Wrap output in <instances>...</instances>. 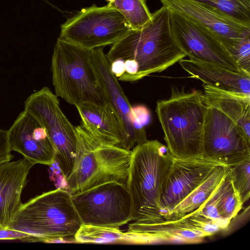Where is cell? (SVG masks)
Instances as JSON below:
<instances>
[{
	"mask_svg": "<svg viewBox=\"0 0 250 250\" xmlns=\"http://www.w3.org/2000/svg\"><path fill=\"white\" fill-rule=\"evenodd\" d=\"M106 56L109 63L117 59L135 61L139 66L137 81L162 72L186 56L172 36L170 10L164 5L152 14L147 24L130 29L113 44Z\"/></svg>",
	"mask_w": 250,
	"mask_h": 250,
	"instance_id": "6da1fadb",
	"label": "cell"
},
{
	"mask_svg": "<svg viewBox=\"0 0 250 250\" xmlns=\"http://www.w3.org/2000/svg\"><path fill=\"white\" fill-rule=\"evenodd\" d=\"M208 103L201 90L186 92L172 86L167 99L157 102L156 112L170 153L177 158L202 157Z\"/></svg>",
	"mask_w": 250,
	"mask_h": 250,
	"instance_id": "7a4b0ae2",
	"label": "cell"
},
{
	"mask_svg": "<svg viewBox=\"0 0 250 250\" xmlns=\"http://www.w3.org/2000/svg\"><path fill=\"white\" fill-rule=\"evenodd\" d=\"M173 156L157 140H147L132 150L126 183L131 200V222L150 223L164 218L160 199Z\"/></svg>",
	"mask_w": 250,
	"mask_h": 250,
	"instance_id": "3957f363",
	"label": "cell"
},
{
	"mask_svg": "<svg viewBox=\"0 0 250 250\" xmlns=\"http://www.w3.org/2000/svg\"><path fill=\"white\" fill-rule=\"evenodd\" d=\"M75 127L76 155L65 179L70 194L110 182L126 185L131 150L102 143L82 125Z\"/></svg>",
	"mask_w": 250,
	"mask_h": 250,
	"instance_id": "277c9868",
	"label": "cell"
},
{
	"mask_svg": "<svg viewBox=\"0 0 250 250\" xmlns=\"http://www.w3.org/2000/svg\"><path fill=\"white\" fill-rule=\"evenodd\" d=\"M82 224L69 191L58 188L22 204L7 228L38 237L41 242H75Z\"/></svg>",
	"mask_w": 250,
	"mask_h": 250,
	"instance_id": "5b68a950",
	"label": "cell"
},
{
	"mask_svg": "<svg viewBox=\"0 0 250 250\" xmlns=\"http://www.w3.org/2000/svg\"><path fill=\"white\" fill-rule=\"evenodd\" d=\"M51 69L55 95L68 103H107L91 62L90 50L58 38Z\"/></svg>",
	"mask_w": 250,
	"mask_h": 250,
	"instance_id": "8992f818",
	"label": "cell"
},
{
	"mask_svg": "<svg viewBox=\"0 0 250 250\" xmlns=\"http://www.w3.org/2000/svg\"><path fill=\"white\" fill-rule=\"evenodd\" d=\"M24 111L45 129L61 172L65 179L71 173L76 155V127L61 109L58 97L44 86L30 95Z\"/></svg>",
	"mask_w": 250,
	"mask_h": 250,
	"instance_id": "52a82bcc",
	"label": "cell"
},
{
	"mask_svg": "<svg viewBox=\"0 0 250 250\" xmlns=\"http://www.w3.org/2000/svg\"><path fill=\"white\" fill-rule=\"evenodd\" d=\"M223 229L221 225L201 215L198 208L178 218L146 223L133 221L125 232L124 243L196 244Z\"/></svg>",
	"mask_w": 250,
	"mask_h": 250,
	"instance_id": "ba28073f",
	"label": "cell"
},
{
	"mask_svg": "<svg viewBox=\"0 0 250 250\" xmlns=\"http://www.w3.org/2000/svg\"><path fill=\"white\" fill-rule=\"evenodd\" d=\"M130 29L119 11L93 4L62 23L59 38L90 50L112 45Z\"/></svg>",
	"mask_w": 250,
	"mask_h": 250,
	"instance_id": "9c48e42d",
	"label": "cell"
},
{
	"mask_svg": "<svg viewBox=\"0 0 250 250\" xmlns=\"http://www.w3.org/2000/svg\"><path fill=\"white\" fill-rule=\"evenodd\" d=\"M71 196L83 224L119 228L131 221V200L125 184L108 182Z\"/></svg>",
	"mask_w": 250,
	"mask_h": 250,
	"instance_id": "30bf717a",
	"label": "cell"
},
{
	"mask_svg": "<svg viewBox=\"0 0 250 250\" xmlns=\"http://www.w3.org/2000/svg\"><path fill=\"white\" fill-rule=\"evenodd\" d=\"M202 157L228 167L250 157V140L240 126L208 104L204 125Z\"/></svg>",
	"mask_w": 250,
	"mask_h": 250,
	"instance_id": "8fae6325",
	"label": "cell"
},
{
	"mask_svg": "<svg viewBox=\"0 0 250 250\" xmlns=\"http://www.w3.org/2000/svg\"><path fill=\"white\" fill-rule=\"evenodd\" d=\"M169 10L172 36L189 59L243 71L215 33L201 23Z\"/></svg>",
	"mask_w": 250,
	"mask_h": 250,
	"instance_id": "7c38bea8",
	"label": "cell"
},
{
	"mask_svg": "<svg viewBox=\"0 0 250 250\" xmlns=\"http://www.w3.org/2000/svg\"><path fill=\"white\" fill-rule=\"evenodd\" d=\"M220 165L203 157L172 161L162 186L160 213L166 218L174 208L204 182Z\"/></svg>",
	"mask_w": 250,
	"mask_h": 250,
	"instance_id": "4fadbf2b",
	"label": "cell"
},
{
	"mask_svg": "<svg viewBox=\"0 0 250 250\" xmlns=\"http://www.w3.org/2000/svg\"><path fill=\"white\" fill-rule=\"evenodd\" d=\"M91 62L99 83L108 103L115 112L123 129L125 142L123 148L131 150L137 145L147 141L145 128L134 123L132 106L117 79L111 73L110 63L103 47L90 50Z\"/></svg>",
	"mask_w": 250,
	"mask_h": 250,
	"instance_id": "5bb4252c",
	"label": "cell"
},
{
	"mask_svg": "<svg viewBox=\"0 0 250 250\" xmlns=\"http://www.w3.org/2000/svg\"><path fill=\"white\" fill-rule=\"evenodd\" d=\"M164 5L204 25L215 33L229 51L243 39L250 37V24L221 10L192 0H159Z\"/></svg>",
	"mask_w": 250,
	"mask_h": 250,
	"instance_id": "9a60e30c",
	"label": "cell"
},
{
	"mask_svg": "<svg viewBox=\"0 0 250 250\" xmlns=\"http://www.w3.org/2000/svg\"><path fill=\"white\" fill-rule=\"evenodd\" d=\"M10 149L34 165L52 166L54 152L45 129L32 115L21 112L8 130Z\"/></svg>",
	"mask_w": 250,
	"mask_h": 250,
	"instance_id": "2e32d148",
	"label": "cell"
},
{
	"mask_svg": "<svg viewBox=\"0 0 250 250\" xmlns=\"http://www.w3.org/2000/svg\"><path fill=\"white\" fill-rule=\"evenodd\" d=\"M34 165L23 157L0 164V225L7 228L21 208V194Z\"/></svg>",
	"mask_w": 250,
	"mask_h": 250,
	"instance_id": "e0dca14e",
	"label": "cell"
},
{
	"mask_svg": "<svg viewBox=\"0 0 250 250\" xmlns=\"http://www.w3.org/2000/svg\"><path fill=\"white\" fill-rule=\"evenodd\" d=\"M82 125L102 143L123 148L125 136L117 115L108 103H83L75 105Z\"/></svg>",
	"mask_w": 250,
	"mask_h": 250,
	"instance_id": "ac0fdd59",
	"label": "cell"
},
{
	"mask_svg": "<svg viewBox=\"0 0 250 250\" xmlns=\"http://www.w3.org/2000/svg\"><path fill=\"white\" fill-rule=\"evenodd\" d=\"M179 63L191 78L220 90L250 95V74L209 63L182 59Z\"/></svg>",
	"mask_w": 250,
	"mask_h": 250,
	"instance_id": "d6986e66",
	"label": "cell"
},
{
	"mask_svg": "<svg viewBox=\"0 0 250 250\" xmlns=\"http://www.w3.org/2000/svg\"><path fill=\"white\" fill-rule=\"evenodd\" d=\"M208 104L236 123L250 140V95L231 93L203 84Z\"/></svg>",
	"mask_w": 250,
	"mask_h": 250,
	"instance_id": "ffe728a7",
	"label": "cell"
},
{
	"mask_svg": "<svg viewBox=\"0 0 250 250\" xmlns=\"http://www.w3.org/2000/svg\"><path fill=\"white\" fill-rule=\"evenodd\" d=\"M228 168L225 165H219L204 182L177 205L165 219L178 218L199 208L220 184Z\"/></svg>",
	"mask_w": 250,
	"mask_h": 250,
	"instance_id": "44dd1931",
	"label": "cell"
},
{
	"mask_svg": "<svg viewBox=\"0 0 250 250\" xmlns=\"http://www.w3.org/2000/svg\"><path fill=\"white\" fill-rule=\"evenodd\" d=\"M217 206L222 218L230 223L243 204L232 185L229 168L217 188Z\"/></svg>",
	"mask_w": 250,
	"mask_h": 250,
	"instance_id": "7402d4cb",
	"label": "cell"
},
{
	"mask_svg": "<svg viewBox=\"0 0 250 250\" xmlns=\"http://www.w3.org/2000/svg\"><path fill=\"white\" fill-rule=\"evenodd\" d=\"M107 6L116 9L124 17L131 29L140 28L152 18L145 0H114Z\"/></svg>",
	"mask_w": 250,
	"mask_h": 250,
	"instance_id": "603a6c76",
	"label": "cell"
},
{
	"mask_svg": "<svg viewBox=\"0 0 250 250\" xmlns=\"http://www.w3.org/2000/svg\"><path fill=\"white\" fill-rule=\"evenodd\" d=\"M125 233L119 228L82 224L77 232L75 242L107 244L124 242Z\"/></svg>",
	"mask_w": 250,
	"mask_h": 250,
	"instance_id": "cb8c5ba5",
	"label": "cell"
},
{
	"mask_svg": "<svg viewBox=\"0 0 250 250\" xmlns=\"http://www.w3.org/2000/svg\"><path fill=\"white\" fill-rule=\"evenodd\" d=\"M217 8L233 19L250 24V0H192Z\"/></svg>",
	"mask_w": 250,
	"mask_h": 250,
	"instance_id": "d4e9b609",
	"label": "cell"
},
{
	"mask_svg": "<svg viewBox=\"0 0 250 250\" xmlns=\"http://www.w3.org/2000/svg\"><path fill=\"white\" fill-rule=\"evenodd\" d=\"M229 168L232 185L243 205L250 197V157Z\"/></svg>",
	"mask_w": 250,
	"mask_h": 250,
	"instance_id": "484cf974",
	"label": "cell"
},
{
	"mask_svg": "<svg viewBox=\"0 0 250 250\" xmlns=\"http://www.w3.org/2000/svg\"><path fill=\"white\" fill-rule=\"evenodd\" d=\"M229 53L241 69L250 74V37L242 39Z\"/></svg>",
	"mask_w": 250,
	"mask_h": 250,
	"instance_id": "4316f807",
	"label": "cell"
},
{
	"mask_svg": "<svg viewBox=\"0 0 250 250\" xmlns=\"http://www.w3.org/2000/svg\"><path fill=\"white\" fill-rule=\"evenodd\" d=\"M0 240H20L23 242H40V239L35 235L8 228L0 229Z\"/></svg>",
	"mask_w": 250,
	"mask_h": 250,
	"instance_id": "83f0119b",
	"label": "cell"
},
{
	"mask_svg": "<svg viewBox=\"0 0 250 250\" xmlns=\"http://www.w3.org/2000/svg\"><path fill=\"white\" fill-rule=\"evenodd\" d=\"M132 114L135 125L141 128H145L150 119V114L148 108L143 105L132 107Z\"/></svg>",
	"mask_w": 250,
	"mask_h": 250,
	"instance_id": "f1b7e54d",
	"label": "cell"
},
{
	"mask_svg": "<svg viewBox=\"0 0 250 250\" xmlns=\"http://www.w3.org/2000/svg\"><path fill=\"white\" fill-rule=\"evenodd\" d=\"M8 130L0 129V164L10 161L13 158L11 154Z\"/></svg>",
	"mask_w": 250,
	"mask_h": 250,
	"instance_id": "f546056e",
	"label": "cell"
},
{
	"mask_svg": "<svg viewBox=\"0 0 250 250\" xmlns=\"http://www.w3.org/2000/svg\"><path fill=\"white\" fill-rule=\"evenodd\" d=\"M110 69L116 78L120 77L125 72V61L117 59L110 63Z\"/></svg>",
	"mask_w": 250,
	"mask_h": 250,
	"instance_id": "4dcf8cb0",
	"label": "cell"
},
{
	"mask_svg": "<svg viewBox=\"0 0 250 250\" xmlns=\"http://www.w3.org/2000/svg\"><path fill=\"white\" fill-rule=\"evenodd\" d=\"M106 0L108 1V2H110L114 1V0Z\"/></svg>",
	"mask_w": 250,
	"mask_h": 250,
	"instance_id": "1f68e13d",
	"label": "cell"
},
{
	"mask_svg": "<svg viewBox=\"0 0 250 250\" xmlns=\"http://www.w3.org/2000/svg\"><path fill=\"white\" fill-rule=\"evenodd\" d=\"M1 228H3L1 225H0V229H1Z\"/></svg>",
	"mask_w": 250,
	"mask_h": 250,
	"instance_id": "d6a6232c",
	"label": "cell"
}]
</instances>
